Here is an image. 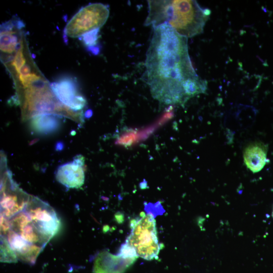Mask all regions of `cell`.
I'll use <instances>...</instances> for the list:
<instances>
[{
	"mask_svg": "<svg viewBox=\"0 0 273 273\" xmlns=\"http://www.w3.org/2000/svg\"><path fill=\"white\" fill-rule=\"evenodd\" d=\"M50 85L55 97L62 105L74 112L81 111L86 101L79 92L74 78L63 77Z\"/></svg>",
	"mask_w": 273,
	"mask_h": 273,
	"instance_id": "52a82bcc",
	"label": "cell"
},
{
	"mask_svg": "<svg viewBox=\"0 0 273 273\" xmlns=\"http://www.w3.org/2000/svg\"><path fill=\"white\" fill-rule=\"evenodd\" d=\"M136 258H126L120 255H113L107 251L99 254L96 257L93 270L94 273H123Z\"/></svg>",
	"mask_w": 273,
	"mask_h": 273,
	"instance_id": "9c48e42d",
	"label": "cell"
},
{
	"mask_svg": "<svg viewBox=\"0 0 273 273\" xmlns=\"http://www.w3.org/2000/svg\"><path fill=\"white\" fill-rule=\"evenodd\" d=\"M148 13L144 25L153 28L163 24L179 34L192 37L203 32L210 11L195 1H148Z\"/></svg>",
	"mask_w": 273,
	"mask_h": 273,
	"instance_id": "3957f363",
	"label": "cell"
},
{
	"mask_svg": "<svg viewBox=\"0 0 273 273\" xmlns=\"http://www.w3.org/2000/svg\"><path fill=\"white\" fill-rule=\"evenodd\" d=\"M58 116L55 114H44L34 117L32 125L37 131L41 133L50 132L58 127Z\"/></svg>",
	"mask_w": 273,
	"mask_h": 273,
	"instance_id": "8fae6325",
	"label": "cell"
},
{
	"mask_svg": "<svg viewBox=\"0 0 273 273\" xmlns=\"http://www.w3.org/2000/svg\"><path fill=\"white\" fill-rule=\"evenodd\" d=\"M139 140V134L136 131L131 130L121 135L117 140V144L127 147L136 143Z\"/></svg>",
	"mask_w": 273,
	"mask_h": 273,
	"instance_id": "5bb4252c",
	"label": "cell"
},
{
	"mask_svg": "<svg viewBox=\"0 0 273 273\" xmlns=\"http://www.w3.org/2000/svg\"><path fill=\"white\" fill-rule=\"evenodd\" d=\"M83 157L78 156L59 167L56 172V178L68 188H79L84 181Z\"/></svg>",
	"mask_w": 273,
	"mask_h": 273,
	"instance_id": "ba28073f",
	"label": "cell"
},
{
	"mask_svg": "<svg viewBox=\"0 0 273 273\" xmlns=\"http://www.w3.org/2000/svg\"><path fill=\"white\" fill-rule=\"evenodd\" d=\"M7 177L1 186V213L2 218L9 219L24 209L30 196Z\"/></svg>",
	"mask_w": 273,
	"mask_h": 273,
	"instance_id": "8992f818",
	"label": "cell"
},
{
	"mask_svg": "<svg viewBox=\"0 0 273 273\" xmlns=\"http://www.w3.org/2000/svg\"><path fill=\"white\" fill-rule=\"evenodd\" d=\"M109 14L108 6L101 3H92L82 7L70 20L64 28L66 37H79L84 34L100 28Z\"/></svg>",
	"mask_w": 273,
	"mask_h": 273,
	"instance_id": "5b68a950",
	"label": "cell"
},
{
	"mask_svg": "<svg viewBox=\"0 0 273 273\" xmlns=\"http://www.w3.org/2000/svg\"><path fill=\"white\" fill-rule=\"evenodd\" d=\"M125 244L135 251L138 257L148 260L157 257L160 246L152 214H144L132 223L131 233Z\"/></svg>",
	"mask_w": 273,
	"mask_h": 273,
	"instance_id": "277c9868",
	"label": "cell"
},
{
	"mask_svg": "<svg viewBox=\"0 0 273 273\" xmlns=\"http://www.w3.org/2000/svg\"><path fill=\"white\" fill-rule=\"evenodd\" d=\"M99 31L100 28L94 29L84 34L79 38L82 41L87 49L95 47L97 43Z\"/></svg>",
	"mask_w": 273,
	"mask_h": 273,
	"instance_id": "4fadbf2b",
	"label": "cell"
},
{
	"mask_svg": "<svg viewBox=\"0 0 273 273\" xmlns=\"http://www.w3.org/2000/svg\"><path fill=\"white\" fill-rule=\"evenodd\" d=\"M1 261L6 262H16L17 257L10 246L6 238L1 236Z\"/></svg>",
	"mask_w": 273,
	"mask_h": 273,
	"instance_id": "7c38bea8",
	"label": "cell"
},
{
	"mask_svg": "<svg viewBox=\"0 0 273 273\" xmlns=\"http://www.w3.org/2000/svg\"><path fill=\"white\" fill-rule=\"evenodd\" d=\"M153 28L145 66L153 98L165 104H181L204 93L207 83L192 66L187 38L166 24Z\"/></svg>",
	"mask_w": 273,
	"mask_h": 273,
	"instance_id": "6da1fadb",
	"label": "cell"
},
{
	"mask_svg": "<svg viewBox=\"0 0 273 273\" xmlns=\"http://www.w3.org/2000/svg\"><path fill=\"white\" fill-rule=\"evenodd\" d=\"M267 150L266 145L258 142L252 143L245 148L244 162L252 172L260 171L267 163Z\"/></svg>",
	"mask_w": 273,
	"mask_h": 273,
	"instance_id": "30bf717a",
	"label": "cell"
},
{
	"mask_svg": "<svg viewBox=\"0 0 273 273\" xmlns=\"http://www.w3.org/2000/svg\"><path fill=\"white\" fill-rule=\"evenodd\" d=\"M272 217H273V211H272Z\"/></svg>",
	"mask_w": 273,
	"mask_h": 273,
	"instance_id": "9a60e30c",
	"label": "cell"
},
{
	"mask_svg": "<svg viewBox=\"0 0 273 273\" xmlns=\"http://www.w3.org/2000/svg\"><path fill=\"white\" fill-rule=\"evenodd\" d=\"M1 236L17 259L33 264L48 242L58 232L60 220L54 209L30 196L24 209L9 219L1 218Z\"/></svg>",
	"mask_w": 273,
	"mask_h": 273,
	"instance_id": "7a4b0ae2",
	"label": "cell"
}]
</instances>
